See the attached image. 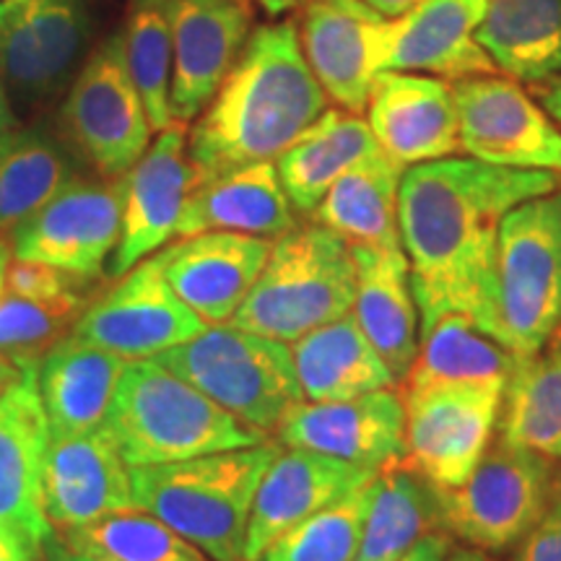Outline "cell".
<instances>
[{
    "mask_svg": "<svg viewBox=\"0 0 561 561\" xmlns=\"http://www.w3.org/2000/svg\"><path fill=\"white\" fill-rule=\"evenodd\" d=\"M510 561H561V530L546 517L512 549Z\"/></svg>",
    "mask_w": 561,
    "mask_h": 561,
    "instance_id": "60d3db41",
    "label": "cell"
},
{
    "mask_svg": "<svg viewBox=\"0 0 561 561\" xmlns=\"http://www.w3.org/2000/svg\"><path fill=\"white\" fill-rule=\"evenodd\" d=\"M479 42L512 81L533 87L561 76V0H489Z\"/></svg>",
    "mask_w": 561,
    "mask_h": 561,
    "instance_id": "f546056e",
    "label": "cell"
},
{
    "mask_svg": "<svg viewBox=\"0 0 561 561\" xmlns=\"http://www.w3.org/2000/svg\"><path fill=\"white\" fill-rule=\"evenodd\" d=\"M375 479L294 525L255 561H354L375 494Z\"/></svg>",
    "mask_w": 561,
    "mask_h": 561,
    "instance_id": "8d00e7d4",
    "label": "cell"
},
{
    "mask_svg": "<svg viewBox=\"0 0 561 561\" xmlns=\"http://www.w3.org/2000/svg\"><path fill=\"white\" fill-rule=\"evenodd\" d=\"M328 102L301 53L297 21L252 30L221 89L187 128L198 185L257 161H276Z\"/></svg>",
    "mask_w": 561,
    "mask_h": 561,
    "instance_id": "7a4b0ae2",
    "label": "cell"
},
{
    "mask_svg": "<svg viewBox=\"0 0 561 561\" xmlns=\"http://www.w3.org/2000/svg\"><path fill=\"white\" fill-rule=\"evenodd\" d=\"M356 261L351 244L318 221L297 224L273 240L242 307L229 325L294 343L354 310Z\"/></svg>",
    "mask_w": 561,
    "mask_h": 561,
    "instance_id": "5b68a950",
    "label": "cell"
},
{
    "mask_svg": "<svg viewBox=\"0 0 561 561\" xmlns=\"http://www.w3.org/2000/svg\"><path fill=\"white\" fill-rule=\"evenodd\" d=\"M76 174L68 144L45 128H19L0 153V234L37 214Z\"/></svg>",
    "mask_w": 561,
    "mask_h": 561,
    "instance_id": "d6a6232c",
    "label": "cell"
},
{
    "mask_svg": "<svg viewBox=\"0 0 561 561\" xmlns=\"http://www.w3.org/2000/svg\"><path fill=\"white\" fill-rule=\"evenodd\" d=\"M24 375H26L24 367H19V364L9 359V356L0 354V396H3L11 385H16Z\"/></svg>",
    "mask_w": 561,
    "mask_h": 561,
    "instance_id": "681fc988",
    "label": "cell"
},
{
    "mask_svg": "<svg viewBox=\"0 0 561 561\" xmlns=\"http://www.w3.org/2000/svg\"><path fill=\"white\" fill-rule=\"evenodd\" d=\"M375 476L377 471L371 468L354 466L331 455L280 447L268 471L263 473L252 502L244 561H255L278 536L318 510L343 500Z\"/></svg>",
    "mask_w": 561,
    "mask_h": 561,
    "instance_id": "44dd1931",
    "label": "cell"
},
{
    "mask_svg": "<svg viewBox=\"0 0 561 561\" xmlns=\"http://www.w3.org/2000/svg\"><path fill=\"white\" fill-rule=\"evenodd\" d=\"M252 3L261 5V11L271 19H280L291 11H301L310 0H252Z\"/></svg>",
    "mask_w": 561,
    "mask_h": 561,
    "instance_id": "c3c4849f",
    "label": "cell"
},
{
    "mask_svg": "<svg viewBox=\"0 0 561 561\" xmlns=\"http://www.w3.org/2000/svg\"><path fill=\"white\" fill-rule=\"evenodd\" d=\"M297 224V210L280 185L276 161H257L195 187L180 219L178 237L237 231L278 240Z\"/></svg>",
    "mask_w": 561,
    "mask_h": 561,
    "instance_id": "484cf974",
    "label": "cell"
},
{
    "mask_svg": "<svg viewBox=\"0 0 561 561\" xmlns=\"http://www.w3.org/2000/svg\"><path fill=\"white\" fill-rule=\"evenodd\" d=\"M502 339L517 356L538 354L561 325V187L504 216L496 242Z\"/></svg>",
    "mask_w": 561,
    "mask_h": 561,
    "instance_id": "ba28073f",
    "label": "cell"
},
{
    "mask_svg": "<svg viewBox=\"0 0 561 561\" xmlns=\"http://www.w3.org/2000/svg\"><path fill=\"white\" fill-rule=\"evenodd\" d=\"M66 144L100 178H125L151 146V121L125 58L123 30L94 47L60 107Z\"/></svg>",
    "mask_w": 561,
    "mask_h": 561,
    "instance_id": "9c48e42d",
    "label": "cell"
},
{
    "mask_svg": "<svg viewBox=\"0 0 561 561\" xmlns=\"http://www.w3.org/2000/svg\"><path fill=\"white\" fill-rule=\"evenodd\" d=\"M356 261L354 318L380 351L398 385L405 380L419 351V305L411 265L401 244H351Z\"/></svg>",
    "mask_w": 561,
    "mask_h": 561,
    "instance_id": "603a6c76",
    "label": "cell"
},
{
    "mask_svg": "<svg viewBox=\"0 0 561 561\" xmlns=\"http://www.w3.org/2000/svg\"><path fill=\"white\" fill-rule=\"evenodd\" d=\"M401 396L405 405V462L430 486H458L496 437L502 392L468 385H401Z\"/></svg>",
    "mask_w": 561,
    "mask_h": 561,
    "instance_id": "7c38bea8",
    "label": "cell"
},
{
    "mask_svg": "<svg viewBox=\"0 0 561 561\" xmlns=\"http://www.w3.org/2000/svg\"><path fill=\"white\" fill-rule=\"evenodd\" d=\"M123 231L112 252V276H123L144 257L178 240L187 198L198 185L187 157V125L159 130L133 170L123 178Z\"/></svg>",
    "mask_w": 561,
    "mask_h": 561,
    "instance_id": "2e32d148",
    "label": "cell"
},
{
    "mask_svg": "<svg viewBox=\"0 0 561 561\" xmlns=\"http://www.w3.org/2000/svg\"><path fill=\"white\" fill-rule=\"evenodd\" d=\"M237 3H242V5H250V3H252V0H237Z\"/></svg>",
    "mask_w": 561,
    "mask_h": 561,
    "instance_id": "11a10c76",
    "label": "cell"
},
{
    "mask_svg": "<svg viewBox=\"0 0 561 561\" xmlns=\"http://www.w3.org/2000/svg\"><path fill=\"white\" fill-rule=\"evenodd\" d=\"M55 536L68 549L100 561H208L198 546L138 507L70 525Z\"/></svg>",
    "mask_w": 561,
    "mask_h": 561,
    "instance_id": "e575fe53",
    "label": "cell"
},
{
    "mask_svg": "<svg viewBox=\"0 0 561 561\" xmlns=\"http://www.w3.org/2000/svg\"><path fill=\"white\" fill-rule=\"evenodd\" d=\"M549 520L557 525L561 530V471L557 476V481H553V491H551V504H549Z\"/></svg>",
    "mask_w": 561,
    "mask_h": 561,
    "instance_id": "816d5d0a",
    "label": "cell"
},
{
    "mask_svg": "<svg viewBox=\"0 0 561 561\" xmlns=\"http://www.w3.org/2000/svg\"><path fill=\"white\" fill-rule=\"evenodd\" d=\"M403 167L382 149L333 182L331 191L312 210V221L335 231L348 244H401L398 193Z\"/></svg>",
    "mask_w": 561,
    "mask_h": 561,
    "instance_id": "4dcf8cb0",
    "label": "cell"
},
{
    "mask_svg": "<svg viewBox=\"0 0 561 561\" xmlns=\"http://www.w3.org/2000/svg\"><path fill=\"white\" fill-rule=\"evenodd\" d=\"M81 280V276L53 268V265L13 261L9 265V273H5V291L34 301H73V305H83L79 289Z\"/></svg>",
    "mask_w": 561,
    "mask_h": 561,
    "instance_id": "ab89813d",
    "label": "cell"
},
{
    "mask_svg": "<svg viewBox=\"0 0 561 561\" xmlns=\"http://www.w3.org/2000/svg\"><path fill=\"white\" fill-rule=\"evenodd\" d=\"M380 151L367 117L348 110H325L294 144L276 159L278 180L297 214L312 216L333 182Z\"/></svg>",
    "mask_w": 561,
    "mask_h": 561,
    "instance_id": "f1b7e54d",
    "label": "cell"
},
{
    "mask_svg": "<svg viewBox=\"0 0 561 561\" xmlns=\"http://www.w3.org/2000/svg\"><path fill=\"white\" fill-rule=\"evenodd\" d=\"M19 130V115L16 107H13L9 89H5L3 79H0V153H3L9 140L13 138V133Z\"/></svg>",
    "mask_w": 561,
    "mask_h": 561,
    "instance_id": "f6af8a7d",
    "label": "cell"
},
{
    "mask_svg": "<svg viewBox=\"0 0 561 561\" xmlns=\"http://www.w3.org/2000/svg\"><path fill=\"white\" fill-rule=\"evenodd\" d=\"M437 528L432 489L405 460L385 466L375 479L362 543L354 561H401L421 536Z\"/></svg>",
    "mask_w": 561,
    "mask_h": 561,
    "instance_id": "836d02e7",
    "label": "cell"
},
{
    "mask_svg": "<svg viewBox=\"0 0 561 561\" xmlns=\"http://www.w3.org/2000/svg\"><path fill=\"white\" fill-rule=\"evenodd\" d=\"M530 94L536 96V102L549 112V117L561 128V76H553L549 81L533 83Z\"/></svg>",
    "mask_w": 561,
    "mask_h": 561,
    "instance_id": "ee69618b",
    "label": "cell"
},
{
    "mask_svg": "<svg viewBox=\"0 0 561 561\" xmlns=\"http://www.w3.org/2000/svg\"><path fill=\"white\" fill-rule=\"evenodd\" d=\"M364 112L377 146L403 170L460 153L453 83L424 73L382 70Z\"/></svg>",
    "mask_w": 561,
    "mask_h": 561,
    "instance_id": "ac0fdd59",
    "label": "cell"
},
{
    "mask_svg": "<svg viewBox=\"0 0 561 561\" xmlns=\"http://www.w3.org/2000/svg\"><path fill=\"white\" fill-rule=\"evenodd\" d=\"M559 462L496 434L458 486L432 489L434 523L450 538L486 553L512 551L546 520Z\"/></svg>",
    "mask_w": 561,
    "mask_h": 561,
    "instance_id": "52a82bcc",
    "label": "cell"
},
{
    "mask_svg": "<svg viewBox=\"0 0 561 561\" xmlns=\"http://www.w3.org/2000/svg\"><path fill=\"white\" fill-rule=\"evenodd\" d=\"M450 549H453V538L447 536L445 530L434 528L426 533V536H421L416 546H413L401 561H445Z\"/></svg>",
    "mask_w": 561,
    "mask_h": 561,
    "instance_id": "7bdbcfd3",
    "label": "cell"
},
{
    "mask_svg": "<svg viewBox=\"0 0 561 561\" xmlns=\"http://www.w3.org/2000/svg\"><path fill=\"white\" fill-rule=\"evenodd\" d=\"M517 359L520 356L507 343L483 331L479 322L460 312H447L421 325L416 359L401 385H468L504 396Z\"/></svg>",
    "mask_w": 561,
    "mask_h": 561,
    "instance_id": "83f0119b",
    "label": "cell"
},
{
    "mask_svg": "<svg viewBox=\"0 0 561 561\" xmlns=\"http://www.w3.org/2000/svg\"><path fill=\"white\" fill-rule=\"evenodd\" d=\"M504 442L561 462V348L520 356L502 396Z\"/></svg>",
    "mask_w": 561,
    "mask_h": 561,
    "instance_id": "1f68e13d",
    "label": "cell"
},
{
    "mask_svg": "<svg viewBox=\"0 0 561 561\" xmlns=\"http://www.w3.org/2000/svg\"><path fill=\"white\" fill-rule=\"evenodd\" d=\"M289 346L305 401H346L398 385L354 312L314 328Z\"/></svg>",
    "mask_w": 561,
    "mask_h": 561,
    "instance_id": "4316f807",
    "label": "cell"
},
{
    "mask_svg": "<svg viewBox=\"0 0 561 561\" xmlns=\"http://www.w3.org/2000/svg\"><path fill=\"white\" fill-rule=\"evenodd\" d=\"M172 30L174 123L191 125L208 107L252 32V9L237 0H167Z\"/></svg>",
    "mask_w": 561,
    "mask_h": 561,
    "instance_id": "e0dca14e",
    "label": "cell"
},
{
    "mask_svg": "<svg viewBox=\"0 0 561 561\" xmlns=\"http://www.w3.org/2000/svg\"><path fill=\"white\" fill-rule=\"evenodd\" d=\"M102 424L130 468L164 466L268 442V434L231 416L153 359L125 364Z\"/></svg>",
    "mask_w": 561,
    "mask_h": 561,
    "instance_id": "3957f363",
    "label": "cell"
},
{
    "mask_svg": "<svg viewBox=\"0 0 561 561\" xmlns=\"http://www.w3.org/2000/svg\"><path fill=\"white\" fill-rule=\"evenodd\" d=\"M445 561H494L486 551L473 549V546H458V549H450Z\"/></svg>",
    "mask_w": 561,
    "mask_h": 561,
    "instance_id": "f907efd6",
    "label": "cell"
},
{
    "mask_svg": "<svg viewBox=\"0 0 561 561\" xmlns=\"http://www.w3.org/2000/svg\"><path fill=\"white\" fill-rule=\"evenodd\" d=\"M45 559L47 561H100V559H91V557H83V553L68 549L66 543L60 541L58 536H47L45 538Z\"/></svg>",
    "mask_w": 561,
    "mask_h": 561,
    "instance_id": "bcb514c9",
    "label": "cell"
},
{
    "mask_svg": "<svg viewBox=\"0 0 561 561\" xmlns=\"http://www.w3.org/2000/svg\"><path fill=\"white\" fill-rule=\"evenodd\" d=\"M297 26L301 53L328 100L362 115L382 73L392 19L364 0H310Z\"/></svg>",
    "mask_w": 561,
    "mask_h": 561,
    "instance_id": "5bb4252c",
    "label": "cell"
},
{
    "mask_svg": "<svg viewBox=\"0 0 561 561\" xmlns=\"http://www.w3.org/2000/svg\"><path fill=\"white\" fill-rule=\"evenodd\" d=\"M50 424L42 409L34 369L0 396V525L53 536L42 510V462Z\"/></svg>",
    "mask_w": 561,
    "mask_h": 561,
    "instance_id": "cb8c5ba5",
    "label": "cell"
},
{
    "mask_svg": "<svg viewBox=\"0 0 561 561\" xmlns=\"http://www.w3.org/2000/svg\"><path fill=\"white\" fill-rule=\"evenodd\" d=\"M276 439L382 471L405 460V405L401 388H382L346 401H301L280 419Z\"/></svg>",
    "mask_w": 561,
    "mask_h": 561,
    "instance_id": "9a60e30c",
    "label": "cell"
},
{
    "mask_svg": "<svg viewBox=\"0 0 561 561\" xmlns=\"http://www.w3.org/2000/svg\"><path fill=\"white\" fill-rule=\"evenodd\" d=\"M460 151L510 170L561 174V128L523 83L500 73L453 83Z\"/></svg>",
    "mask_w": 561,
    "mask_h": 561,
    "instance_id": "4fadbf2b",
    "label": "cell"
},
{
    "mask_svg": "<svg viewBox=\"0 0 561 561\" xmlns=\"http://www.w3.org/2000/svg\"><path fill=\"white\" fill-rule=\"evenodd\" d=\"M216 405L265 434L305 401L291 346L234 325H208L195 339L153 356Z\"/></svg>",
    "mask_w": 561,
    "mask_h": 561,
    "instance_id": "8992f818",
    "label": "cell"
},
{
    "mask_svg": "<svg viewBox=\"0 0 561 561\" xmlns=\"http://www.w3.org/2000/svg\"><path fill=\"white\" fill-rule=\"evenodd\" d=\"M280 442L130 468L136 507L159 517L214 561H244L252 502Z\"/></svg>",
    "mask_w": 561,
    "mask_h": 561,
    "instance_id": "277c9868",
    "label": "cell"
},
{
    "mask_svg": "<svg viewBox=\"0 0 561 561\" xmlns=\"http://www.w3.org/2000/svg\"><path fill=\"white\" fill-rule=\"evenodd\" d=\"M125 58L140 100L149 112L153 133L174 125L172 89V30L167 0H128L123 26Z\"/></svg>",
    "mask_w": 561,
    "mask_h": 561,
    "instance_id": "d590c367",
    "label": "cell"
},
{
    "mask_svg": "<svg viewBox=\"0 0 561 561\" xmlns=\"http://www.w3.org/2000/svg\"><path fill=\"white\" fill-rule=\"evenodd\" d=\"M87 305L73 301H34L3 291L0 297V354L19 367L34 369L39 356L62 339Z\"/></svg>",
    "mask_w": 561,
    "mask_h": 561,
    "instance_id": "f35d334b",
    "label": "cell"
},
{
    "mask_svg": "<svg viewBox=\"0 0 561 561\" xmlns=\"http://www.w3.org/2000/svg\"><path fill=\"white\" fill-rule=\"evenodd\" d=\"M206 322L182 301L167 280L157 252L117 276L79 312L70 335L110 351L125 362L153 359L206 331Z\"/></svg>",
    "mask_w": 561,
    "mask_h": 561,
    "instance_id": "8fae6325",
    "label": "cell"
},
{
    "mask_svg": "<svg viewBox=\"0 0 561 561\" xmlns=\"http://www.w3.org/2000/svg\"><path fill=\"white\" fill-rule=\"evenodd\" d=\"M30 21L47 87L53 96L68 91L87 60L91 45V13L87 0H21Z\"/></svg>",
    "mask_w": 561,
    "mask_h": 561,
    "instance_id": "74e56055",
    "label": "cell"
},
{
    "mask_svg": "<svg viewBox=\"0 0 561 561\" xmlns=\"http://www.w3.org/2000/svg\"><path fill=\"white\" fill-rule=\"evenodd\" d=\"M549 346H557V348H561V325L557 328V333H553V339L549 341Z\"/></svg>",
    "mask_w": 561,
    "mask_h": 561,
    "instance_id": "db71d44e",
    "label": "cell"
},
{
    "mask_svg": "<svg viewBox=\"0 0 561 561\" xmlns=\"http://www.w3.org/2000/svg\"><path fill=\"white\" fill-rule=\"evenodd\" d=\"M364 3L371 5L375 11H380L382 16L398 19L403 16V13H409L411 9H416V5L424 3V0H364Z\"/></svg>",
    "mask_w": 561,
    "mask_h": 561,
    "instance_id": "7dc6e473",
    "label": "cell"
},
{
    "mask_svg": "<svg viewBox=\"0 0 561 561\" xmlns=\"http://www.w3.org/2000/svg\"><path fill=\"white\" fill-rule=\"evenodd\" d=\"M489 0H424L392 19L382 70L424 73L447 83L500 73L479 42Z\"/></svg>",
    "mask_w": 561,
    "mask_h": 561,
    "instance_id": "7402d4cb",
    "label": "cell"
},
{
    "mask_svg": "<svg viewBox=\"0 0 561 561\" xmlns=\"http://www.w3.org/2000/svg\"><path fill=\"white\" fill-rule=\"evenodd\" d=\"M11 257H13L11 255V244L3 234H0V297H3V291H5V273H9Z\"/></svg>",
    "mask_w": 561,
    "mask_h": 561,
    "instance_id": "f5cc1de1",
    "label": "cell"
},
{
    "mask_svg": "<svg viewBox=\"0 0 561 561\" xmlns=\"http://www.w3.org/2000/svg\"><path fill=\"white\" fill-rule=\"evenodd\" d=\"M0 561H47L45 541L24 528L0 525Z\"/></svg>",
    "mask_w": 561,
    "mask_h": 561,
    "instance_id": "b9f144b4",
    "label": "cell"
},
{
    "mask_svg": "<svg viewBox=\"0 0 561 561\" xmlns=\"http://www.w3.org/2000/svg\"><path fill=\"white\" fill-rule=\"evenodd\" d=\"M136 507L130 466L102 426L50 437L42 462V510L53 530Z\"/></svg>",
    "mask_w": 561,
    "mask_h": 561,
    "instance_id": "d6986e66",
    "label": "cell"
},
{
    "mask_svg": "<svg viewBox=\"0 0 561 561\" xmlns=\"http://www.w3.org/2000/svg\"><path fill=\"white\" fill-rule=\"evenodd\" d=\"M123 178L76 174L50 203L5 234L13 261L96 278L123 231Z\"/></svg>",
    "mask_w": 561,
    "mask_h": 561,
    "instance_id": "30bf717a",
    "label": "cell"
},
{
    "mask_svg": "<svg viewBox=\"0 0 561 561\" xmlns=\"http://www.w3.org/2000/svg\"><path fill=\"white\" fill-rule=\"evenodd\" d=\"M559 187L557 172L510 170L473 157L403 170L398 227L421 325L460 312L504 343L496 307L500 227L512 208Z\"/></svg>",
    "mask_w": 561,
    "mask_h": 561,
    "instance_id": "6da1fadb",
    "label": "cell"
},
{
    "mask_svg": "<svg viewBox=\"0 0 561 561\" xmlns=\"http://www.w3.org/2000/svg\"><path fill=\"white\" fill-rule=\"evenodd\" d=\"M271 248L273 240L263 237L201 231L178 237L157 257L174 294L206 325H227L263 273Z\"/></svg>",
    "mask_w": 561,
    "mask_h": 561,
    "instance_id": "ffe728a7",
    "label": "cell"
},
{
    "mask_svg": "<svg viewBox=\"0 0 561 561\" xmlns=\"http://www.w3.org/2000/svg\"><path fill=\"white\" fill-rule=\"evenodd\" d=\"M125 359L66 333L39 356L34 382L50 437H70L102 426Z\"/></svg>",
    "mask_w": 561,
    "mask_h": 561,
    "instance_id": "d4e9b609",
    "label": "cell"
}]
</instances>
